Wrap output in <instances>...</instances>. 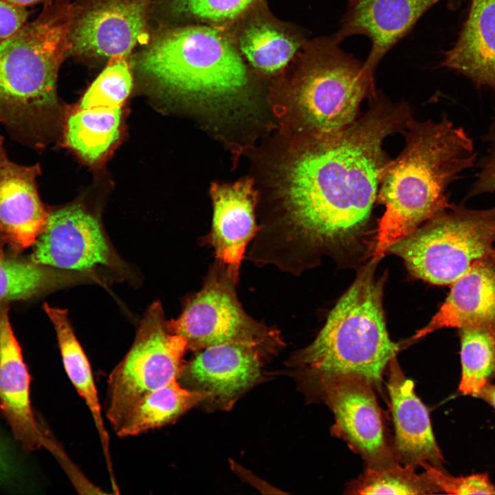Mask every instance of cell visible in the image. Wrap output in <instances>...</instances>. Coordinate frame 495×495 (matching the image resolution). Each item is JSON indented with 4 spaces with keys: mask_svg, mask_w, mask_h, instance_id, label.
Wrapping results in <instances>:
<instances>
[{
    "mask_svg": "<svg viewBox=\"0 0 495 495\" xmlns=\"http://www.w3.org/2000/svg\"><path fill=\"white\" fill-rule=\"evenodd\" d=\"M411 119L406 104L376 95L344 130L309 137L287 169L282 219L256 230L248 258L298 274L314 255L353 242L368 222L390 161L384 142Z\"/></svg>",
    "mask_w": 495,
    "mask_h": 495,
    "instance_id": "cell-1",
    "label": "cell"
},
{
    "mask_svg": "<svg viewBox=\"0 0 495 495\" xmlns=\"http://www.w3.org/2000/svg\"><path fill=\"white\" fill-rule=\"evenodd\" d=\"M402 132L405 146L390 161L379 187L377 199L385 210L378 224L374 260L450 208L448 188L476 160L471 138L446 118L423 122L412 118Z\"/></svg>",
    "mask_w": 495,
    "mask_h": 495,
    "instance_id": "cell-2",
    "label": "cell"
},
{
    "mask_svg": "<svg viewBox=\"0 0 495 495\" xmlns=\"http://www.w3.org/2000/svg\"><path fill=\"white\" fill-rule=\"evenodd\" d=\"M77 11L69 0L45 4L35 19L0 41V122L26 146L42 148L52 129L58 72Z\"/></svg>",
    "mask_w": 495,
    "mask_h": 495,
    "instance_id": "cell-3",
    "label": "cell"
},
{
    "mask_svg": "<svg viewBox=\"0 0 495 495\" xmlns=\"http://www.w3.org/2000/svg\"><path fill=\"white\" fill-rule=\"evenodd\" d=\"M358 275L330 311L324 325L294 362L309 382L336 375H355L380 390L382 375L399 345L388 336L382 307V285L375 264Z\"/></svg>",
    "mask_w": 495,
    "mask_h": 495,
    "instance_id": "cell-4",
    "label": "cell"
},
{
    "mask_svg": "<svg viewBox=\"0 0 495 495\" xmlns=\"http://www.w3.org/2000/svg\"><path fill=\"white\" fill-rule=\"evenodd\" d=\"M135 65L164 91L195 99H231L248 82L240 54L220 32L206 26L157 34L138 55Z\"/></svg>",
    "mask_w": 495,
    "mask_h": 495,
    "instance_id": "cell-5",
    "label": "cell"
},
{
    "mask_svg": "<svg viewBox=\"0 0 495 495\" xmlns=\"http://www.w3.org/2000/svg\"><path fill=\"white\" fill-rule=\"evenodd\" d=\"M339 45L333 36L314 43L296 82V104L309 137L344 130L358 119L362 101L377 95L374 74Z\"/></svg>",
    "mask_w": 495,
    "mask_h": 495,
    "instance_id": "cell-6",
    "label": "cell"
},
{
    "mask_svg": "<svg viewBox=\"0 0 495 495\" xmlns=\"http://www.w3.org/2000/svg\"><path fill=\"white\" fill-rule=\"evenodd\" d=\"M495 206L452 207L426 221L388 250L417 278L452 284L477 260L495 252Z\"/></svg>",
    "mask_w": 495,
    "mask_h": 495,
    "instance_id": "cell-7",
    "label": "cell"
},
{
    "mask_svg": "<svg viewBox=\"0 0 495 495\" xmlns=\"http://www.w3.org/2000/svg\"><path fill=\"white\" fill-rule=\"evenodd\" d=\"M186 350L185 340L170 331L161 304L153 303L108 379L106 415L115 431L144 397L177 380Z\"/></svg>",
    "mask_w": 495,
    "mask_h": 495,
    "instance_id": "cell-8",
    "label": "cell"
},
{
    "mask_svg": "<svg viewBox=\"0 0 495 495\" xmlns=\"http://www.w3.org/2000/svg\"><path fill=\"white\" fill-rule=\"evenodd\" d=\"M239 274L216 259L201 289L186 302L180 316L168 321L187 349L230 342L255 344L268 351L281 344L278 331L259 323L243 309L236 295Z\"/></svg>",
    "mask_w": 495,
    "mask_h": 495,
    "instance_id": "cell-9",
    "label": "cell"
},
{
    "mask_svg": "<svg viewBox=\"0 0 495 495\" xmlns=\"http://www.w3.org/2000/svg\"><path fill=\"white\" fill-rule=\"evenodd\" d=\"M332 411V432L377 468L397 462L389 446L373 385L355 375H336L310 382Z\"/></svg>",
    "mask_w": 495,
    "mask_h": 495,
    "instance_id": "cell-10",
    "label": "cell"
},
{
    "mask_svg": "<svg viewBox=\"0 0 495 495\" xmlns=\"http://www.w3.org/2000/svg\"><path fill=\"white\" fill-rule=\"evenodd\" d=\"M155 0H87L78 5L69 55L88 60L126 57L146 41Z\"/></svg>",
    "mask_w": 495,
    "mask_h": 495,
    "instance_id": "cell-11",
    "label": "cell"
},
{
    "mask_svg": "<svg viewBox=\"0 0 495 495\" xmlns=\"http://www.w3.org/2000/svg\"><path fill=\"white\" fill-rule=\"evenodd\" d=\"M34 245L31 261L60 270L89 271L112 258L98 219L78 206L48 213Z\"/></svg>",
    "mask_w": 495,
    "mask_h": 495,
    "instance_id": "cell-12",
    "label": "cell"
},
{
    "mask_svg": "<svg viewBox=\"0 0 495 495\" xmlns=\"http://www.w3.org/2000/svg\"><path fill=\"white\" fill-rule=\"evenodd\" d=\"M266 351L240 342L204 348L183 364L177 381L188 389L208 393L207 399L212 403L226 408L230 407L258 380L261 355Z\"/></svg>",
    "mask_w": 495,
    "mask_h": 495,
    "instance_id": "cell-13",
    "label": "cell"
},
{
    "mask_svg": "<svg viewBox=\"0 0 495 495\" xmlns=\"http://www.w3.org/2000/svg\"><path fill=\"white\" fill-rule=\"evenodd\" d=\"M0 303V411L14 439L25 452L44 447L59 459L64 454L34 416L30 399V375L9 319Z\"/></svg>",
    "mask_w": 495,
    "mask_h": 495,
    "instance_id": "cell-14",
    "label": "cell"
},
{
    "mask_svg": "<svg viewBox=\"0 0 495 495\" xmlns=\"http://www.w3.org/2000/svg\"><path fill=\"white\" fill-rule=\"evenodd\" d=\"M38 164L12 161L0 135V241L14 252L34 244L48 216L38 195Z\"/></svg>",
    "mask_w": 495,
    "mask_h": 495,
    "instance_id": "cell-15",
    "label": "cell"
},
{
    "mask_svg": "<svg viewBox=\"0 0 495 495\" xmlns=\"http://www.w3.org/2000/svg\"><path fill=\"white\" fill-rule=\"evenodd\" d=\"M440 0H349L340 29L333 35L340 43L362 34L370 38L371 51L364 62L375 73L386 54Z\"/></svg>",
    "mask_w": 495,
    "mask_h": 495,
    "instance_id": "cell-16",
    "label": "cell"
},
{
    "mask_svg": "<svg viewBox=\"0 0 495 495\" xmlns=\"http://www.w3.org/2000/svg\"><path fill=\"white\" fill-rule=\"evenodd\" d=\"M386 386L395 427V459L413 468L428 463L440 468L443 458L436 442L426 406L414 391L395 358L387 366Z\"/></svg>",
    "mask_w": 495,
    "mask_h": 495,
    "instance_id": "cell-17",
    "label": "cell"
},
{
    "mask_svg": "<svg viewBox=\"0 0 495 495\" xmlns=\"http://www.w3.org/2000/svg\"><path fill=\"white\" fill-rule=\"evenodd\" d=\"M446 327L480 328L495 335V252L476 261L452 284L439 311L412 339Z\"/></svg>",
    "mask_w": 495,
    "mask_h": 495,
    "instance_id": "cell-18",
    "label": "cell"
},
{
    "mask_svg": "<svg viewBox=\"0 0 495 495\" xmlns=\"http://www.w3.org/2000/svg\"><path fill=\"white\" fill-rule=\"evenodd\" d=\"M211 194L213 218L208 242L216 259L239 274L246 248L257 230L252 182L214 185Z\"/></svg>",
    "mask_w": 495,
    "mask_h": 495,
    "instance_id": "cell-19",
    "label": "cell"
},
{
    "mask_svg": "<svg viewBox=\"0 0 495 495\" xmlns=\"http://www.w3.org/2000/svg\"><path fill=\"white\" fill-rule=\"evenodd\" d=\"M443 64L495 89V0H472L459 38Z\"/></svg>",
    "mask_w": 495,
    "mask_h": 495,
    "instance_id": "cell-20",
    "label": "cell"
},
{
    "mask_svg": "<svg viewBox=\"0 0 495 495\" xmlns=\"http://www.w3.org/2000/svg\"><path fill=\"white\" fill-rule=\"evenodd\" d=\"M44 310L52 321L58 340L63 364L67 375L88 407L105 456L110 476H113L109 450V437L105 428L97 389L89 362L77 340L66 309L45 303Z\"/></svg>",
    "mask_w": 495,
    "mask_h": 495,
    "instance_id": "cell-21",
    "label": "cell"
},
{
    "mask_svg": "<svg viewBox=\"0 0 495 495\" xmlns=\"http://www.w3.org/2000/svg\"><path fill=\"white\" fill-rule=\"evenodd\" d=\"M210 397L207 392L188 389L174 380L138 402L116 430L120 437L139 435L169 424Z\"/></svg>",
    "mask_w": 495,
    "mask_h": 495,
    "instance_id": "cell-22",
    "label": "cell"
},
{
    "mask_svg": "<svg viewBox=\"0 0 495 495\" xmlns=\"http://www.w3.org/2000/svg\"><path fill=\"white\" fill-rule=\"evenodd\" d=\"M121 108H78L67 118L65 142L89 162L100 159L117 140Z\"/></svg>",
    "mask_w": 495,
    "mask_h": 495,
    "instance_id": "cell-23",
    "label": "cell"
},
{
    "mask_svg": "<svg viewBox=\"0 0 495 495\" xmlns=\"http://www.w3.org/2000/svg\"><path fill=\"white\" fill-rule=\"evenodd\" d=\"M460 329L461 375L459 390L479 395L495 377V335L483 329Z\"/></svg>",
    "mask_w": 495,
    "mask_h": 495,
    "instance_id": "cell-24",
    "label": "cell"
},
{
    "mask_svg": "<svg viewBox=\"0 0 495 495\" xmlns=\"http://www.w3.org/2000/svg\"><path fill=\"white\" fill-rule=\"evenodd\" d=\"M397 462L382 468H367L350 483L346 492L353 494H430L439 493L424 472Z\"/></svg>",
    "mask_w": 495,
    "mask_h": 495,
    "instance_id": "cell-25",
    "label": "cell"
},
{
    "mask_svg": "<svg viewBox=\"0 0 495 495\" xmlns=\"http://www.w3.org/2000/svg\"><path fill=\"white\" fill-rule=\"evenodd\" d=\"M240 49L252 66L271 73L280 70L290 61L298 50V43L275 28L257 24L242 34Z\"/></svg>",
    "mask_w": 495,
    "mask_h": 495,
    "instance_id": "cell-26",
    "label": "cell"
},
{
    "mask_svg": "<svg viewBox=\"0 0 495 495\" xmlns=\"http://www.w3.org/2000/svg\"><path fill=\"white\" fill-rule=\"evenodd\" d=\"M62 281L47 266L0 255V303L32 298Z\"/></svg>",
    "mask_w": 495,
    "mask_h": 495,
    "instance_id": "cell-27",
    "label": "cell"
},
{
    "mask_svg": "<svg viewBox=\"0 0 495 495\" xmlns=\"http://www.w3.org/2000/svg\"><path fill=\"white\" fill-rule=\"evenodd\" d=\"M132 87L126 57H115L93 82L78 108H121Z\"/></svg>",
    "mask_w": 495,
    "mask_h": 495,
    "instance_id": "cell-28",
    "label": "cell"
},
{
    "mask_svg": "<svg viewBox=\"0 0 495 495\" xmlns=\"http://www.w3.org/2000/svg\"><path fill=\"white\" fill-rule=\"evenodd\" d=\"M255 0H168L173 12L210 22L232 20Z\"/></svg>",
    "mask_w": 495,
    "mask_h": 495,
    "instance_id": "cell-29",
    "label": "cell"
},
{
    "mask_svg": "<svg viewBox=\"0 0 495 495\" xmlns=\"http://www.w3.org/2000/svg\"><path fill=\"white\" fill-rule=\"evenodd\" d=\"M425 474L439 493L448 494H495V486L485 474L454 477L439 468L424 463Z\"/></svg>",
    "mask_w": 495,
    "mask_h": 495,
    "instance_id": "cell-30",
    "label": "cell"
},
{
    "mask_svg": "<svg viewBox=\"0 0 495 495\" xmlns=\"http://www.w3.org/2000/svg\"><path fill=\"white\" fill-rule=\"evenodd\" d=\"M490 140L489 153L483 160L470 190L472 196L495 192V120L490 135Z\"/></svg>",
    "mask_w": 495,
    "mask_h": 495,
    "instance_id": "cell-31",
    "label": "cell"
},
{
    "mask_svg": "<svg viewBox=\"0 0 495 495\" xmlns=\"http://www.w3.org/2000/svg\"><path fill=\"white\" fill-rule=\"evenodd\" d=\"M30 14L26 7L0 0V41L19 31L28 22Z\"/></svg>",
    "mask_w": 495,
    "mask_h": 495,
    "instance_id": "cell-32",
    "label": "cell"
},
{
    "mask_svg": "<svg viewBox=\"0 0 495 495\" xmlns=\"http://www.w3.org/2000/svg\"><path fill=\"white\" fill-rule=\"evenodd\" d=\"M19 475L18 465L0 434V485L16 484Z\"/></svg>",
    "mask_w": 495,
    "mask_h": 495,
    "instance_id": "cell-33",
    "label": "cell"
},
{
    "mask_svg": "<svg viewBox=\"0 0 495 495\" xmlns=\"http://www.w3.org/2000/svg\"><path fill=\"white\" fill-rule=\"evenodd\" d=\"M478 397L483 398L495 409V386L487 384L482 389Z\"/></svg>",
    "mask_w": 495,
    "mask_h": 495,
    "instance_id": "cell-34",
    "label": "cell"
},
{
    "mask_svg": "<svg viewBox=\"0 0 495 495\" xmlns=\"http://www.w3.org/2000/svg\"><path fill=\"white\" fill-rule=\"evenodd\" d=\"M14 5L23 7H28L37 3H44L45 4L63 0H6Z\"/></svg>",
    "mask_w": 495,
    "mask_h": 495,
    "instance_id": "cell-35",
    "label": "cell"
},
{
    "mask_svg": "<svg viewBox=\"0 0 495 495\" xmlns=\"http://www.w3.org/2000/svg\"><path fill=\"white\" fill-rule=\"evenodd\" d=\"M2 254H3L2 252L0 251V255H2Z\"/></svg>",
    "mask_w": 495,
    "mask_h": 495,
    "instance_id": "cell-36",
    "label": "cell"
}]
</instances>
